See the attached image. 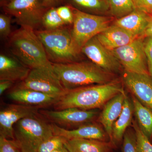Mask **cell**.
I'll use <instances>...</instances> for the list:
<instances>
[{
  "mask_svg": "<svg viewBox=\"0 0 152 152\" xmlns=\"http://www.w3.org/2000/svg\"><path fill=\"white\" fill-rule=\"evenodd\" d=\"M124 92L121 82L114 80L107 83L90 85L67 91L53 105L56 110L69 108L96 110L103 107L112 98Z\"/></svg>",
  "mask_w": 152,
  "mask_h": 152,
  "instance_id": "obj_1",
  "label": "cell"
},
{
  "mask_svg": "<svg viewBox=\"0 0 152 152\" xmlns=\"http://www.w3.org/2000/svg\"><path fill=\"white\" fill-rule=\"evenodd\" d=\"M9 38L11 53L31 69H44L54 72L53 64L48 58L35 31L21 27Z\"/></svg>",
  "mask_w": 152,
  "mask_h": 152,
  "instance_id": "obj_2",
  "label": "cell"
},
{
  "mask_svg": "<svg viewBox=\"0 0 152 152\" xmlns=\"http://www.w3.org/2000/svg\"><path fill=\"white\" fill-rule=\"evenodd\" d=\"M53 64L54 72L66 91L107 83L115 80L113 73L104 70L93 62Z\"/></svg>",
  "mask_w": 152,
  "mask_h": 152,
  "instance_id": "obj_3",
  "label": "cell"
},
{
  "mask_svg": "<svg viewBox=\"0 0 152 152\" xmlns=\"http://www.w3.org/2000/svg\"><path fill=\"white\" fill-rule=\"evenodd\" d=\"M52 64L79 61L81 50L74 42L71 30L63 27L54 30L35 31Z\"/></svg>",
  "mask_w": 152,
  "mask_h": 152,
  "instance_id": "obj_4",
  "label": "cell"
},
{
  "mask_svg": "<svg viewBox=\"0 0 152 152\" xmlns=\"http://www.w3.org/2000/svg\"><path fill=\"white\" fill-rule=\"evenodd\" d=\"M14 135L22 152H37L41 144L54 134L51 124L37 115L24 118L15 124Z\"/></svg>",
  "mask_w": 152,
  "mask_h": 152,
  "instance_id": "obj_5",
  "label": "cell"
},
{
  "mask_svg": "<svg viewBox=\"0 0 152 152\" xmlns=\"http://www.w3.org/2000/svg\"><path fill=\"white\" fill-rule=\"evenodd\" d=\"M74 20L72 36L76 45L81 50L87 42L110 26L109 17L87 13L72 7Z\"/></svg>",
  "mask_w": 152,
  "mask_h": 152,
  "instance_id": "obj_6",
  "label": "cell"
},
{
  "mask_svg": "<svg viewBox=\"0 0 152 152\" xmlns=\"http://www.w3.org/2000/svg\"><path fill=\"white\" fill-rule=\"evenodd\" d=\"M3 8L6 13L15 18L21 27L34 31L42 25L43 17L48 10L42 0H12Z\"/></svg>",
  "mask_w": 152,
  "mask_h": 152,
  "instance_id": "obj_7",
  "label": "cell"
},
{
  "mask_svg": "<svg viewBox=\"0 0 152 152\" xmlns=\"http://www.w3.org/2000/svg\"><path fill=\"white\" fill-rule=\"evenodd\" d=\"M144 38H136L130 43L111 51L125 71L149 74L144 48Z\"/></svg>",
  "mask_w": 152,
  "mask_h": 152,
  "instance_id": "obj_8",
  "label": "cell"
},
{
  "mask_svg": "<svg viewBox=\"0 0 152 152\" xmlns=\"http://www.w3.org/2000/svg\"><path fill=\"white\" fill-rule=\"evenodd\" d=\"M17 88L34 90L61 97L66 91L54 72L44 69H32L27 77L20 82Z\"/></svg>",
  "mask_w": 152,
  "mask_h": 152,
  "instance_id": "obj_9",
  "label": "cell"
},
{
  "mask_svg": "<svg viewBox=\"0 0 152 152\" xmlns=\"http://www.w3.org/2000/svg\"><path fill=\"white\" fill-rule=\"evenodd\" d=\"M81 52L92 62L109 72H117L122 67L111 51L104 47L96 36L86 43L82 48Z\"/></svg>",
  "mask_w": 152,
  "mask_h": 152,
  "instance_id": "obj_10",
  "label": "cell"
},
{
  "mask_svg": "<svg viewBox=\"0 0 152 152\" xmlns=\"http://www.w3.org/2000/svg\"><path fill=\"white\" fill-rule=\"evenodd\" d=\"M41 113L53 124L63 128L87 124L94 118L98 113L96 110L69 108L60 110H42Z\"/></svg>",
  "mask_w": 152,
  "mask_h": 152,
  "instance_id": "obj_11",
  "label": "cell"
},
{
  "mask_svg": "<svg viewBox=\"0 0 152 152\" xmlns=\"http://www.w3.org/2000/svg\"><path fill=\"white\" fill-rule=\"evenodd\" d=\"M39 108L18 104H9L0 111V137L15 140L14 126L20 120L38 115Z\"/></svg>",
  "mask_w": 152,
  "mask_h": 152,
  "instance_id": "obj_12",
  "label": "cell"
},
{
  "mask_svg": "<svg viewBox=\"0 0 152 152\" xmlns=\"http://www.w3.org/2000/svg\"><path fill=\"white\" fill-rule=\"evenodd\" d=\"M123 80L133 96L152 110V78L150 75L125 71Z\"/></svg>",
  "mask_w": 152,
  "mask_h": 152,
  "instance_id": "obj_13",
  "label": "cell"
},
{
  "mask_svg": "<svg viewBox=\"0 0 152 152\" xmlns=\"http://www.w3.org/2000/svg\"><path fill=\"white\" fill-rule=\"evenodd\" d=\"M51 124L54 135L61 136L68 140L94 139L106 141L107 137H108L105 131L96 124H86L73 130L67 129L55 124Z\"/></svg>",
  "mask_w": 152,
  "mask_h": 152,
  "instance_id": "obj_14",
  "label": "cell"
},
{
  "mask_svg": "<svg viewBox=\"0 0 152 152\" xmlns=\"http://www.w3.org/2000/svg\"><path fill=\"white\" fill-rule=\"evenodd\" d=\"M8 97L19 104L39 108L54 104L60 98L34 90L17 88L9 94Z\"/></svg>",
  "mask_w": 152,
  "mask_h": 152,
  "instance_id": "obj_15",
  "label": "cell"
},
{
  "mask_svg": "<svg viewBox=\"0 0 152 152\" xmlns=\"http://www.w3.org/2000/svg\"><path fill=\"white\" fill-rule=\"evenodd\" d=\"M31 70L13 55H0V80L21 82L27 77Z\"/></svg>",
  "mask_w": 152,
  "mask_h": 152,
  "instance_id": "obj_16",
  "label": "cell"
},
{
  "mask_svg": "<svg viewBox=\"0 0 152 152\" xmlns=\"http://www.w3.org/2000/svg\"><path fill=\"white\" fill-rule=\"evenodd\" d=\"M126 96L124 92L112 98L104 106L102 111L98 118L99 122L103 126L104 130L108 136L110 141L113 143V126L121 113L123 104Z\"/></svg>",
  "mask_w": 152,
  "mask_h": 152,
  "instance_id": "obj_17",
  "label": "cell"
},
{
  "mask_svg": "<svg viewBox=\"0 0 152 152\" xmlns=\"http://www.w3.org/2000/svg\"><path fill=\"white\" fill-rule=\"evenodd\" d=\"M96 37L100 42L110 50L126 45L137 38L114 24L109 26Z\"/></svg>",
  "mask_w": 152,
  "mask_h": 152,
  "instance_id": "obj_18",
  "label": "cell"
},
{
  "mask_svg": "<svg viewBox=\"0 0 152 152\" xmlns=\"http://www.w3.org/2000/svg\"><path fill=\"white\" fill-rule=\"evenodd\" d=\"M149 20V15L135 10L126 16L118 19L114 24L137 38L142 37Z\"/></svg>",
  "mask_w": 152,
  "mask_h": 152,
  "instance_id": "obj_19",
  "label": "cell"
},
{
  "mask_svg": "<svg viewBox=\"0 0 152 152\" xmlns=\"http://www.w3.org/2000/svg\"><path fill=\"white\" fill-rule=\"evenodd\" d=\"M115 144L94 139L66 140L64 146L69 152H110Z\"/></svg>",
  "mask_w": 152,
  "mask_h": 152,
  "instance_id": "obj_20",
  "label": "cell"
},
{
  "mask_svg": "<svg viewBox=\"0 0 152 152\" xmlns=\"http://www.w3.org/2000/svg\"><path fill=\"white\" fill-rule=\"evenodd\" d=\"M133 112L132 102H131L126 96L123 104L121 113L113 126V139L114 144L122 140L126 129L132 123Z\"/></svg>",
  "mask_w": 152,
  "mask_h": 152,
  "instance_id": "obj_21",
  "label": "cell"
},
{
  "mask_svg": "<svg viewBox=\"0 0 152 152\" xmlns=\"http://www.w3.org/2000/svg\"><path fill=\"white\" fill-rule=\"evenodd\" d=\"M132 102L139 127L150 140L152 137V110L133 95Z\"/></svg>",
  "mask_w": 152,
  "mask_h": 152,
  "instance_id": "obj_22",
  "label": "cell"
},
{
  "mask_svg": "<svg viewBox=\"0 0 152 152\" xmlns=\"http://www.w3.org/2000/svg\"><path fill=\"white\" fill-rule=\"evenodd\" d=\"M69 5L87 13H101L109 10L108 0H65Z\"/></svg>",
  "mask_w": 152,
  "mask_h": 152,
  "instance_id": "obj_23",
  "label": "cell"
},
{
  "mask_svg": "<svg viewBox=\"0 0 152 152\" xmlns=\"http://www.w3.org/2000/svg\"><path fill=\"white\" fill-rule=\"evenodd\" d=\"M111 13L117 19L127 15L136 10L132 0H108Z\"/></svg>",
  "mask_w": 152,
  "mask_h": 152,
  "instance_id": "obj_24",
  "label": "cell"
},
{
  "mask_svg": "<svg viewBox=\"0 0 152 152\" xmlns=\"http://www.w3.org/2000/svg\"><path fill=\"white\" fill-rule=\"evenodd\" d=\"M42 25L46 30L56 29L65 25L57 12L56 7L47 10L42 19Z\"/></svg>",
  "mask_w": 152,
  "mask_h": 152,
  "instance_id": "obj_25",
  "label": "cell"
},
{
  "mask_svg": "<svg viewBox=\"0 0 152 152\" xmlns=\"http://www.w3.org/2000/svg\"><path fill=\"white\" fill-rule=\"evenodd\" d=\"M132 126L135 134L137 151L152 152V144L139 127L137 121H133Z\"/></svg>",
  "mask_w": 152,
  "mask_h": 152,
  "instance_id": "obj_26",
  "label": "cell"
},
{
  "mask_svg": "<svg viewBox=\"0 0 152 152\" xmlns=\"http://www.w3.org/2000/svg\"><path fill=\"white\" fill-rule=\"evenodd\" d=\"M66 139L61 136L55 135L41 144L37 152H52L64 146Z\"/></svg>",
  "mask_w": 152,
  "mask_h": 152,
  "instance_id": "obj_27",
  "label": "cell"
},
{
  "mask_svg": "<svg viewBox=\"0 0 152 152\" xmlns=\"http://www.w3.org/2000/svg\"><path fill=\"white\" fill-rule=\"evenodd\" d=\"M0 152H22L15 140L0 137Z\"/></svg>",
  "mask_w": 152,
  "mask_h": 152,
  "instance_id": "obj_28",
  "label": "cell"
},
{
  "mask_svg": "<svg viewBox=\"0 0 152 152\" xmlns=\"http://www.w3.org/2000/svg\"><path fill=\"white\" fill-rule=\"evenodd\" d=\"M57 12L65 25L73 24L74 16L71 6H60L56 7Z\"/></svg>",
  "mask_w": 152,
  "mask_h": 152,
  "instance_id": "obj_29",
  "label": "cell"
},
{
  "mask_svg": "<svg viewBox=\"0 0 152 152\" xmlns=\"http://www.w3.org/2000/svg\"><path fill=\"white\" fill-rule=\"evenodd\" d=\"M123 150L124 152H137L134 132L129 131L125 133L124 137Z\"/></svg>",
  "mask_w": 152,
  "mask_h": 152,
  "instance_id": "obj_30",
  "label": "cell"
},
{
  "mask_svg": "<svg viewBox=\"0 0 152 152\" xmlns=\"http://www.w3.org/2000/svg\"><path fill=\"white\" fill-rule=\"evenodd\" d=\"M11 21L10 15L3 14L0 15V36L2 39L10 37L12 34Z\"/></svg>",
  "mask_w": 152,
  "mask_h": 152,
  "instance_id": "obj_31",
  "label": "cell"
},
{
  "mask_svg": "<svg viewBox=\"0 0 152 152\" xmlns=\"http://www.w3.org/2000/svg\"><path fill=\"white\" fill-rule=\"evenodd\" d=\"M144 43L148 70L152 78V37L144 38Z\"/></svg>",
  "mask_w": 152,
  "mask_h": 152,
  "instance_id": "obj_32",
  "label": "cell"
},
{
  "mask_svg": "<svg viewBox=\"0 0 152 152\" xmlns=\"http://www.w3.org/2000/svg\"><path fill=\"white\" fill-rule=\"evenodd\" d=\"M136 10L152 14V0H132Z\"/></svg>",
  "mask_w": 152,
  "mask_h": 152,
  "instance_id": "obj_33",
  "label": "cell"
},
{
  "mask_svg": "<svg viewBox=\"0 0 152 152\" xmlns=\"http://www.w3.org/2000/svg\"><path fill=\"white\" fill-rule=\"evenodd\" d=\"M14 83V82L9 80H0V95H2L6 90L10 88Z\"/></svg>",
  "mask_w": 152,
  "mask_h": 152,
  "instance_id": "obj_34",
  "label": "cell"
},
{
  "mask_svg": "<svg viewBox=\"0 0 152 152\" xmlns=\"http://www.w3.org/2000/svg\"><path fill=\"white\" fill-rule=\"evenodd\" d=\"M65 0H42L43 4L46 8L48 9L51 8L56 7Z\"/></svg>",
  "mask_w": 152,
  "mask_h": 152,
  "instance_id": "obj_35",
  "label": "cell"
},
{
  "mask_svg": "<svg viewBox=\"0 0 152 152\" xmlns=\"http://www.w3.org/2000/svg\"><path fill=\"white\" fill-rule=\"evenodd\" d=\"M149 15V23L145 31L142 38H145L148 37H152V14Z\"/></svg>",
  "mask_w": 152,
  "mask_h": 152,
  "instance_id": "obj_36",
  "label": "cell"
},
{
  "mask_svg": "<svg viewBox=\"0 0 152 152\" xmlns=\"http://www.w3.org/2000/svg\"><path fill=\"white\" fill-rule=\"evenodd\" d=\"M52 152H69V151L64 146L61 148L55 150V151Z\"/></svg>",
  "mask_w": 152,
  "mask_h": 152,
  "instance_id": "obj_37",
  "label": "cell"
},
{
  "mask_svg": "<svg viewBox=\"0 0 152 152\" xmlns=\"http://www.w3.org/2000/svg\"><path fill=\"white\" fill-rule=\"evenodd\" d=\"M12 0H0V4L1 7H4L8 3L10 2Z\"/></svg>",
  "mask_w": 152,
  "mask_h": 152,
  "instance_id": "obj_38",
  "label": "cell"
}]
</instances>
